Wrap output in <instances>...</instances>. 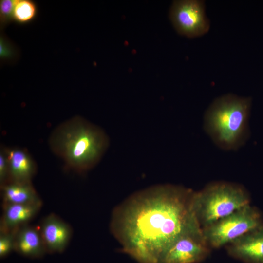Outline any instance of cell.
Instances as JSON below:
<instances>
[{
	"instance_id": "obj_1",
	"label": "cell",
	"mask_w": 263,
	"mask_h": 263,
	"mask_svg": "<svg viewBox=\"0 0 263 263\" xmlns=\"http://www.w3.org/2000/svg\"><path fill=\"white\" fill-rule=\"evenodd\" d=\"M193 191L179 185H156L117 206L110 228L123 251L140 263H162L178 237L199 224L192 209Z\"/></svg>"
},
{
	"instance_id": "obj_2",
	"label": "cell",
	"mask_w": 263,
	"mask_h": 263,
	"mask_svg": "<svg viewBox=\"0 0 263 263\" xmlns=\"http://www.w3.org/2000/svg\"><path fill=\"white\" fill-rule=\"evenodd\" d=\"M109 144L108 136L102 129L80 116L61 124L49 139L52 151L68 166L79 172L95 166Z\"/></svg>"
},
{
	"instance_id": "obj_3",
	"label": "cell",
	"mask_w": 263,
	"mask_h": 263,
	"mask_svg": "<svg viewBox=\"0 0 263 263\" xmlns=\"http://www.w3.org/2000/svg\"><path fill=\"white\" fill-rule=\"evenodd\" d=\"M250 107L248 97L228 94L217 98L205 113V132L220 148L236 150L244 144L248 134Z\"/></svg>"
},
{
	"instance_id": "obj_4",
	"label": "cell",
	"mask_w": 263,
	"mask_h": 263,
	"mask_svg": "<svg viewBox=\"0 0 263 263\" xmlns=\"http://www.w3.org/2000/svg\"><path fill=\"white\" fill-rule=\"evenodd\" d=\"M191 201L193 212L202 229L250 204V198L243 186L216 181L194 191Z\"/></svg>"
},
{
	"instance_id": "obj_5",
	"label": "cell",
	"mask_w": 263,
	"mask_h": 263,
	"mask_svg": "<svg viewBox=\"0 0 263 263\" xmlns=\"http://www.w3.org/2000/svg\"><path fill=\"white\" fill-rule=\"evenodd\" d=\"M263 224L259 210L248 204L202 228V231L211 249L219 248Z\"/></svg>"
},
{
	"instance_id": "obj_6",
	"label": "cell",
	"mask_w": 263,
	"mask_h": 263,
	"mask_svg": "<svg viewBox=\"0 0 263 263\" xmlns=\"http://www.w3.org/2000/svg\"><path fill=\"white\" fill-rule=\"evenodd\" d=\"M169 18L179 34L190 38L203 35L210 27L202 0L174 1L170 9Z\"/></svg>"
},
{
	"instance_id": "obj_7",
	"label": "cell",
	"mask_w": 263,
	"mask_h": 263,
	"mask_svg": "<svg viewBox=\"0 0 263 263\" xmlns=\"http://www.w3.org/2000/svg\"><path fill=\"white\" fill-rule=\"evenodd\" d=\"M211 248L199 224L182 233L170 245L162 263H200L209 255Z\"/></svg>"
},
{
	"instance_id": "obj_8",
	"label": "cell",
	"mask_w": 263,
	"mask_h": 263,
	"mask_svg": "<svg viewBox=\"0 0 263 263\" xmlns=\"http://www.w3.org/2000/svg\"><path fill=\"white\" fill-rule=\"evenodd\" d=\"M225 247L230 256L244 263H263V224Z\"/></svg>"
},
{
	"instance_id": "obj_9",
	"label": "cell",
	"mask_w": 263,
	"mask_h": 263,
	"mask_svg": "<svg viewBox=\"0 0 263 263\" xmlns=\"http://www.w3.org/2000/svg\"><path fill=\"white\" fill-rule=\"evenodd\" d=\"M46 251H63L72 237L71 226L55 214H50L42 221L39 227Z\"/></svg>"
},
{
	"instance_id": "obj_10",
	"label": "cell",
	"mask_w": 263,
	"mask_h": 263,
	"mask_svg": "<svg viewBox=\"0 0 263 263\" xmlns=\"http://www.w3.org/2000/svg\"><path fill=\"white\" fill-rule=\"evenodd\" d=\"M42 202L33 204H3L0 232L11 231L27 225L38 213Z\"/></svg>"
},
{
	"instance_id": "obj_11",
	"label": "cell",
	"mask_w": 263,
	"mask_h": 263,
	"mask_svg": "<svg viewBox=\"0 0 263 263\" xmlns=\"http://www.w3.org/2000/svg\"><path fill=\"white\" fill-rule=\"evenodd\" d=\"M10 174V182L31 183L36 165L25 150L18 147L4 148Z\"/></svg>"
},
{
	"instance_id": "obj_12",
	"label": "cell",
	"mask_w": 263,
	"mask_h": 263,
	"mask_svg": "<svg viewBox=\"0 0 263 263\" xmlns=\"http://www.w3.org/2000/svg\"><path fill=\"white\" fill-rule=\"evenodd\" d=\"M14 249L29 257H38L46 251L39 227L25 225L18 230Z\"/></svg>"
},
{
	"instance_id": "obj_13",
	"label": "cell",
	"mask_w": 263,
	"mask_h": 263,
	"mask_svg": "<svg viewBox=\"0 0 263 263\" xmlns=\"http://www.w3.org/2000/svg\"><path fill=\"white\" fill-rule=\"evenodd\" d=\"M0 189L3 204H33L42 202L31 183L10 182Z\"/></svg>"
},
{
	"instance_id": "obj_14",
	"label": "cell",
	"mask_w": 263,
	"mask_h": 263,
	"mask_svg": "<svg viewBox=\"0 0 263 263\" xmlns=\"http://www.w3.org/2000/svg\"><path fill=\"white\" fill-rule=\"evenodd\" d=\"M38 12L37 3L32 0H15L13 22L19 25H26L33 22Z\"/></svg>"
},
{
	"instance_id": "obj_15",
	"label": "cell",
	"mask_w": 263,
	"mask_h": 263,
	"mask_svg": "<svg viewBox=\"0 0 263 263\" xmlns=\"http://www.w3.org/2000/svg\"><path fill=\"white\" fill-rule=\"evenodd\" d=\"M19 56L17 47L3 33L0 34V60L2 63L14 64Z\"/></svg>"
},
{
	"instance_id": "obj_16",
	"label": "cell",
	"mask_w": 263,
	"mask_h": 263,
	"mask_svg": "<svg viewBox=\"0 0 263 263\" xmlns=\"http://www.w3.org/2000/svg\"><path fill=\"white\" fill-rule=\"evenodd\" d=\"M15 0H0V29L3 30L13 22V13Z\"/></svg>"
},
{
	"instance_id": "obj_17",
	"label": "cell",
	"mask_w": 263,
	"mask_h": 263,
	"mask_svg": "<svg viewBox=\"0 0 263 263\" xmlns=\"http://www.w3.org/2000/svg\"><path fill=\"white\" fill-rule=\"evenodd\" d=\"M19 229L8 232H0V256L1 257L6 256L14 249L16 235Z\"/></svg>"
},
{
	"instance_id": "obj_18",
	"label": "cell",
	"mask_w": 263,
	"mask_h": 263,
	"mask_svg": "<svg viewBox=\"0 0 263 263\" xmlns=\"http://www.w3.org/2000/svg\"><path fill=\"white\" fill-rule=\"evenodd\" d=\"M10 183L9 168L4 148L0 151V186L2 187Z\"/></svg>"
}]
</instances>
